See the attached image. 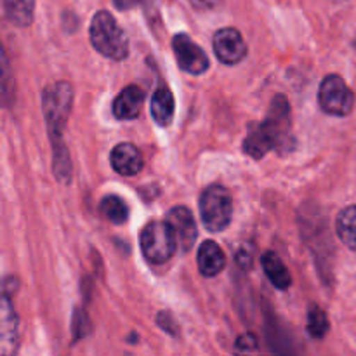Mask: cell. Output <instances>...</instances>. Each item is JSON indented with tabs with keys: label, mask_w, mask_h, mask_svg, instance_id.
Returning <instances> with one entry per match:
<instances>
[{
	"label": "cell",
	"mask_w": 356,
	"mask_h": 356,
	"mask_svg": "<svg viewBox=\"0 0 356 356\" xmlns=\"http://www.w3.org/2000/svg\"><path fill=\"white\" fill-rule=\"evenodd\" d=\"M261 264H263V270L266 273L268 280L278 289V291H287L292 284L291 271L287 270V266L284 264V261L277 256L275 252L268 250L261 257Z\"/></svg>",
	"instance_id": "15"
},
{
	"label": "cell",
	"mask_w": 356,
	"mask_h": 356,
	"mask_svg": "<svg viewBox=\"0 0 356 356\" xmlns=\"http://www.w3.org/2000/svg\"><path fill=\"white\" fill-rule=\"evenodd\" d=\"M165 221L172 228L174 236L177 240V249L183 252H190L197 242V225L191 211L183 205L172 207L165 216Z\"/></svg>",
	"instance_id": "9"
},
{
	"label": "cell",
	"mask_w": 356,
	"mask_h": 356,
	"mask_svg": "<svg viewBox=\"0 0 356 356\" xmlns=\"http://www.w3.org/2000/svg\"><path fill=\"white\" fill-rule=\"evenodd\" d=\"M174 56H176L177 66L190 75H202L209 70V58L204 49L195 44L186 33H177L172 38Z\"/></svg>",
	"instance_id": "7"
},
{
	"label": "cell",
	"mask_w": 356,
	"mask_h": 356,
	"mask_svg": "<svg viewBox=\"0 0 356 356\" xmlns=\"http://www.w3.org/2000/svg\"><path fill=\"white\" fill-rule=\"evenodd\" d=\"M336 232L341 242L356 252V205L343 209L337 216Z\"/></svg>",
	"instance_id": "16"
},
{
	"label": "cell",
	"mask_w": 356,
	"mask_h": 356,
	"mask_svg": "<svg viewBox=\"0 0 356 356\" xmlns=\"http://www.w3.org/2000/svg\"><path fill=\"white\" fill-rule=\"evenodd\" d=\"M235 261L238 264H242L243 268L252 266V250L249 252V249H242L240 252L235 254Z\"/></svg>",
	"instance_id": "22"
},
{
	"label": "cell",
	"mask_w": 356,
	"mask_h": 356,
	"mask_svg": "<svg viewBox=\"0 0 356 356\" xmlns=\"http://www.w3.org/2000/svg\"><path fill=\"white\" fill-rule=\"evenodd\" d=\"M145 92L139 86H127L113 101V117L117 120H134L141 113Z\"/></svg>",
	"instance_id": "12"
},
{
	"label": "cell",
	"mask_w": 356,
	"mask_h": 356,
	"mask_svg": "<svg viewBox=\"0 0 356 356\" xmlns=\"http://www.w3.org/2000/svg\"><path fill=\"white\" fill-rule=\"evenodd\" d=\"M156 323H159V325L162 327L167 334H170V336H174V337L179 336V327H177L176 320H174V316L170 315V313H167V312L159 313V316H156Z\"/></svg>",
	"instance_id": "20"
},
{
	"label": "cell",
	"mask_w": 356,
	"mask_h": 356,
	"mask_svg": "<svg viewBox=\"0 0 356 356\" xmlns=\"http://www.w3.org/2000/svg\"><path fill=\"white\" fill-rule=\"evenodd\" d=\"M90 44L101 56L113 61H122L129 56V38L120 24L108 10L94 14L89 28Z\"/></svg>",
	"instance_id": "3"
},
{
	"label": "cell",
	"mask_w": 356,
	"mask_h": 356,
	"mask_svg": "<svg viewBox=\"0 0 356 356\" xmlns=\"http://www.w3.org/2000/svg\"><path fill=\"white\" fill-rule=\"evenodd\" d=\"M318 104L327 115L346 117L353 111L355 94L343 76L327 75L318 87Z\"/></svg>",
	"instance_id": "6"
},
{
	"label": "cell",
	"mask_w": 356,
	"mask_h": 356,
	"mask_svg": "<svg viewBox=\"0 0 356 356\" xmlns=\"http://www.w3.org/2000/svg\"><path fill=\"white\" fill-rule=\"evenodd\" d=\"M235 350L238 353H250V351L257 350V339L252 336V334H243L236 339L235 343Z\"/></svg>",
	"instance_id": "21"
},
{
	"label": "cell",
	"mask_w": 356,
	"mask_h": 356,
	"mask_svg": "<svg viewBox=\"0 0 356 356\" xmlns=\"http://www.w3.org/2000/svg\"><path fill=\"white\" fill-rule=\"evenodd\" d=\"M289 129H291V106L287 97L277 94L270 104L266 120L249 129V134L243 141V152L256 160L263 159L271 149L282 145V141L289 136Z\"/></svg>",
	"instance_id": "1"
},
{
	"label": "cell",
	"mask_w": 356,
	"mask_h": 356,
	"mask_svg": "<svg viewBox=\"0 0 356 356\" xmlns=\"http://www.w3.org/2000/svg\"><path fill=\"white\" fill-rule=\"evenodd\" d=\"M99 211L111 225H124L129 219V207L118 195H108L101 200Z\"/></svg>",
	"instance_id": "18"
},
{
	"label": "cell",
	"mask_w": 356,
	"mask_h": 356,
	"mask_svg": "<svg viewBox=\"0 0 356 356\" xmlns=\"http://www.w3.org/2000/svg\"><path fill=\"white\" fill-rule=\"evenodd\" d=\"M174 111H176V101H174L172 90L167 86L160 83L155 89L152 97V117L162 127L170 125L174 118Z\"/></svg>",
	"instance_id": "14"
},
{
	"label": "cell",
	"mask_w": 356,
	"mask_h": 356,
	"mask_svg": "<svg viewBox=\"0 0 356 356\" xmlns=\"http://www.w3.org/2000/svg\"><path fill=\"white\" fill-rule=\"evenodd\" d=\"M308 334L313 337V339H323L327 336L330 329V322L327 318L325 312H323L320 306L312 305L308 309Z\"/></svg>",
	"instance_id": "19"
},
{
	"label": "cell",
	"mask_w": 356,
	"mask_h": 356,
	"mask_svg": "<svg viewBox=\"0 0 356 356\" xmlns=\"http://www.w3.org/2000/svg\"><path fill=\"white\" fill-rule=\"evenodd\" d=\"M212 47L218 59L225 65H238L247 56V44L242 33L235 28H221L212 38Z\"/></svg>",
	"instance_id": "8"
},
{
	"label": "cell",
	"mask_w": 356,
	"mask_h": 356,
	"mask_svg": "<svg viewBox=\"0 0 356 356\" xmlns=\"http://www.w3.org/2000/svg\"><path fill=\"white\" fill-rule=\"evenodd\" d=\"M197 263H198V271H200L204 277L212 278L218 277L226 266V257L225 252L221 250V247L216 242L209 240L204 242L198 249L197 254Z\"/></svg>",
	"instance_id": "13"
},
{
	"label": "cell",
	"mask_w": 356,
	"mask_h": 356,
	"mask_svg": "<svg viewBox=\"0 0 356 356\" xmlns=\"http://www.w3.org/2000/svg\"><path fill=\"white\" fill-rule=\"evenodd\" d=\"M115 7L120 10H129L132 7H136L139 3V0H113Z\"/></svg>",
	"instance_id": "23"
},
{
	"label": "cell",
	"mask_w": 356,
	"mask_h": 356,
	"mask_svg": "<svg viewBox=\"0 0 356 356\" xmlns=\"http://www.w3.org/2000/svg\"><path fill=\"white\" fill-rule=\"evenodd\" d=\"M200 218L205 228L212 233L225 232L233 218L232 193L221 184L205 188L200 197Z\"/></svg>",
	"instance_id": "4"
},
{
	"label": "cell",
	"mask_w": 356,
	"mask_h": 356,
	"mask_svg": "<svg viewBox=\"0 0 356 356\" xmlns=\"http://www.w3.org/2000/svg\"><path fill=\"white\" fill-rule=\"evenodd\" d=\"M111 167L120 176H136L143 169V155L132 143H120L110 155Z\"/></svg>",
	"instance_id": "11"
},
{
	"label": "cell",
	"mask_w": 356,
	"mask_h": 356,
	"mask_svg": "<svg viewBox=\"0 0 356 356\" xmlns=\"http://www.w3.org/2000/svg\"><path fill=\"white\" fill-rule=\"evenodd\" d=\"M139 243H141L143 256L153 264L167 263L177 249V240L167 221L148 222L143 228Z\"/></svg>",
	"instance_id": "5"
},
{
	"label": "cell",
	"mask_w": 356,
	"mask_h": 356,
	"mask_svg": "<svg viewBox=\"0 0 356 356\" xmlns=\"http://www.w3.org/2000/svg\"><path fill=\"white\" fill-rule=\"evenodd\" d=\"M73 87L68 82H52L42 90V111L47 122L49 138L52 141L54 159L68 156L63 134H65L68 117L72 113Z\"/></svg>",
	"instance_id": "2"
},
{
	"label": "cell",
	"mask_w": 356,
	"mask_h": 356,
	"mask_svg": "<svg viewBox=\"0 0 356 356\" xmlns=\"http://www.w3.org/2000/svg\"><path fill=\"white\" fill-rule=\"evenodd\" d=\"M3 9L14 26L24 28L33 21L35 0H3Z\"/></svg>",
	"instance_id": "17"
},
{
	"label": "cell",
	"mask_w": 356,
	"mask_h": 356,
	"mask_svg": "<svg viewBox=\"0 0 356 356\" xmlns=\"http://www.w3.org/2000/svg\"><path fill=\"white\" fill-rule=\"evenodd\" d=\"M0 351L2 355H14L17 351V341H19V322H17L16 309H14L13 302H10V296H2V308H0Z\"/></svg>",
	"instance_id": "10"
}]
</instances>
